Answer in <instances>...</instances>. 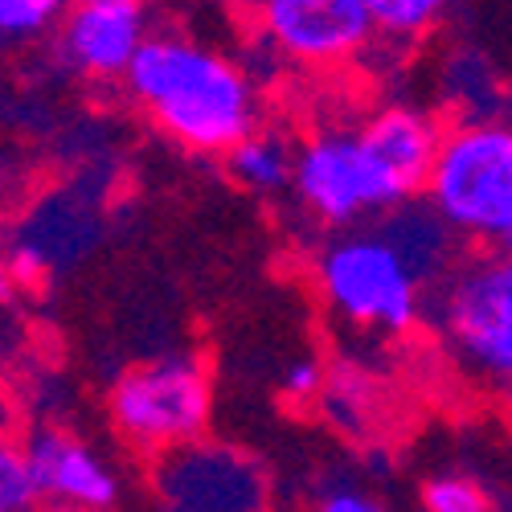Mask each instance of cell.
I'll return each mask as SVG.
<instances>
[{
	"label": "cell",
	"mask_w": 512,
	"mask_h": 512,
	"mask_svg": "<svg viewBox=\"0 0 512 512\" xmlns=\"http://www.w3.org/2000/svg\"><path fill=\"white\" fill-rule=\"evenodd\" d=\"M111 431L127 451L156 459L209 431L213 377L197 353H164L115 377L107 394Z\"/></svg>",
	"instance_id": "6"
},
{
	"label": "cell",
	"mask_w": 512,
	"mask_h": 512,
	"mask_svg": "<svg viewBox=\"0 0 512 512\" xmlns=\"http://www.w3.org/2000/svg\"><path fill=\"white\" fill-rule=\"evenodd\" d=\"M250 5H254V0H250Z\"/></svg>",
	"instance_id": "19"
},
{
	"label": "cell",
	"mask_w": 512,
	"mask_h": 512,
	"mask_svg": "<svg viewBox=\"0 0 512 512\" xmlns=\"http://www.w3.org/2000/svg\"><path fill=\"white\" fill-rule=\"evenodd\" d=\"M418 504L426 512H484V508H492V496L472 476H463V472H439L431 480H422Z\"/></svg>",
	"instance_id": "13"
},
{
	"label": "cell",
	"mask_w": 512,
	"mask_h": 512,
	"mask_svg": "<svg viewBox=\"0 0 512 512\" xmlns=\"http://www.w3.org/2000/svg\"><path fill=\"white\" fill-rule=\"evenodd\" d=\"M226 173L246 189V193H283L295 181V144L279 132H267V127H254L250 136H242L226 156Z\"/></svg>",
	"instance_id": "11"
},
{
	"label": "cell",
	"mask_w": 512,
	"mask_h": 512,
	"mask_svg": "<svg viewBox=\"0 0 512 512\" xmlns=\"http://www.w3.org/2000/svg\"><path fill=\"white\" fill-rule=\"evenodd\" d=\"M312 279L324 308L340 324L381 336H402L422 324L435 291L431 275L381 218L332 234L316 250Z\"/></svg>",
	"instance_id": "3"
},
{
	"label": "cell",
	"mask_w": 512,
	"mask_h": 512,
	"mask_svg": "<svg viewBox=\"0 0 512 512\" xmlns=\"http://www.w3.org/2000/svg\"><path fill=\"white\" fill-rule=\"evenodd\" d=\"M324 414L340 426V431H365V418H369V386L361 377L349 373H336L332 381H324Z\"/></svg>",
	"instance_id": "16"
},
{
	"label": "cell",
	"mask_w": 512,
	"mask_h": 512,
	"mask_svg": "<svg viewBox=\"0 0 512 512\" xmlns=\"http://www.w3.org/2000/svg\"><path fill=\"white\" fill-rule=\"evenodd\" d=\"M41 500V488H37V476H33V463L25 455V447H13L5 443L0 447V508L5 512H29Z\"/></svg>",
	"instance_id": "15"
},
{
	"label": "cell",
	"mask_w": 512,
	"mask_h": 512,
	"mask_svg": "<svg viewBox=\"0 0 512 512\" xmlns=\"http://www.w3.org/2000/svg\"><path fill=\"white\" fill-rule=\"evenodd\" d=\"M422 197L459 238L512 254V123L492 115L451 123Z\"/></svg>",
	"instance_id": "5"
},
{
	"label": "cell",
	"mask_w": 512,
	"mask_h": 512,
	"mask_svg": "<svg viewBox=\"0 0 512 512\" xmlns=\"http://www.w3.org/2000/svg\"><path fill=\"white\" fill-rule=\"evenodd\" d=\"M447 127L418 107H381L353 127H324L295 148L291 193L320 226L373 222L426 193Z\"/></svg>",
	"instance_id": "1"
},
{
	"label": "cell",
	"mask_w": 512,
	"mask_h": 512,
	"mask_svg": "<svg viewBox=\"0 0 512 512\" xmlns=\"http://www.w3.org/2000/svg\"><path fill=\"white\" fill-rule=\"evenodd\" d=\"M259 41L295 66H345L377 37L365 0H254Z\"/></svg>",
	"instance_id": "8"
},
{
	"label": "cell",
	"mask_w": 512,
	"mask_h": 512,
	"mask_svg": "<svg viewBox=\"0 0 512 512\" xmlns=\"http://www.w3.org/2000/svg\"><path fill=\"white\" fill-rule=\"evenodd\" d=\"M123 91L164 140L201 156H226L259 127V91L246 70L189 33H152Z\"/></svg>",
	"instance_id": "2"
},
{
	"label": "cell",
	"mask_w": 512,
	"mask_h": 512,
	"mask_svg": "<svg viewBox=\"0 0 512 512\" xmlns=\"http://www.w3.org/2000/svg\"><path fill=\"white\" fill-rule=\"evenodd\" d=\"M148 37V0H70L58 58L87 82H123Z\"/></svg>",
	"instance_id": "9"
},
{
	"label": "cell",
	"mask_w": 512,
	"mask_h": 512,
	"mask_svg": "<svg viewBox=\"0 0 512 512\" xmlns=\"http://www.w3.org/2000/svg\"><path fill=\"white\" fill-rule=\"evenodd\" d=\"M324 365L316 357H300V361H287L283 369V394L291 402H308V398H320L324 394Z\"/></svg>",
	"instance_id": "18"
},
{
	"label": "cell",
	"mask_w": 512,
	"mask_h": 512,
	"mask_svg": "<svg viewBox=\"0 0 512 512\" xmlns=\"http://www.w3.org/2000/svg\"><path fill=\"white\" fill-rule=\"evenodd\" d=\"M70 9V0H0V33L9 46L50 33Z\"/></svg>",
	"instance_id": "14"
},
{
	"label": "cell",
	"mask_w": 512,
	"mask_h": 512,
	"mask_svg": "<svg viewBox=\"0 0 512 512\" xmlns=\"http://www.w3.org/2000/svg\"><path fill=\"white\" fill-rule=\"evenodd\" d=\"M312 504L320 512H381V496H373L365 484L349 480V476H336V480H324L312 496Z\"/></svg>",
	"instance_id": "17"
},
{
	"label": "cell",
	"mask_w": 512,
	"mask_h": 512,
	"mask_svg": "<svg viewBox=\"0 0 512 512\" xmlns=\"http://www.w3.org/2000/svg\"><path fill=\"white\" fill-rule=\"evenodd\" d=\"M21 447L33 463L41 500L50 508L99 512L123 500V480L115 472V463L91 443H82L78 435L62 431V426H41V431L25 435Z\"/></svg>",
	"instance_id": "10"
},
{
	"label": "cell",
	"mask_w": 512,
	"mask_h": 512,
	"mask_svg": "<svg viewBox=\"0 0 512 512\" xmlns=\"http://www.w3.org/2000/svg\"><path fill=\"white\" fill-rule=\"evenodd\" d=\"M451 365L476 390L512 402V254L480 250L455 263L426 304Z\"/></svg>",
	"instance_id": "4"
},
{
	"label": "cell",
	"mask_w": 512,
	"mask_h": 512,
	"mask_svg": "<svg viewBox=\"0 0 512 512\" xmlns=\"http://www.w3.org/2000/svg\"><path fill=\"white\" fill-rule=\"evenodd\" d=\"M148 484L156 504L173 512H263L271 504L263 459L209 435L156 455Z\"/></svg>",
	"instance_id": "7"
},
{
	"label": "cell",
	"mask_w": 512,
	"mask_h": 512,
	"mask_svg": "<svg viewBox=\"0 0 512 512\" xmlns=\"http://www.w3.org/2000/svg\"><path fill=\"white\" fill-rule=\"evenodd\" d=\"M365 5L373 13L377 37H386V41H418V37H426L447 17L451 0H365Z\"/></svg>",
	"instance_id": "12"
}]
</instances>
